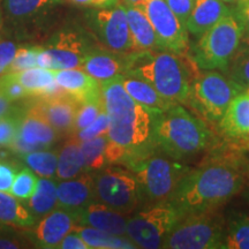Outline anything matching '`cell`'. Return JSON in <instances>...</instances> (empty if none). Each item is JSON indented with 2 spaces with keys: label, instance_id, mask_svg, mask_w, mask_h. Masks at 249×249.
<instances>
[{
  "label": "cell",
  "instance_id": "c3c4849f",
  "mask_svg": "<svg viewBox=\"0 0 249 249\" xmlns=\"http://www.w3.org/2000/svg\"><path fill=\"white\" fill-rule=\"evenodd\" d=\"M18 248V245L14 241L8 240V239L0 238V249H15Z\"/></svg>",
  "mask_w": 249,
  "mask_h": 249
},
{
  "label": "cell",
  "instance_id": "681fc988",
  "mask_svg": "<svg viewBox=\"0 0 249 249\" xmlns=\"http://www.w3.org/2000/svg\"><path fill=\"white\" fill-rule=\"evenodd\" d=\"M144 0H124V6H138L141 5Z\"/></svg>",
  "mask_w": 249,
  "mask_h": 249
},
{
  "label": "cell",
  "instance_id": "ba28073f",
  "mask_svg": "<svg viewBox=\"0 0 249 249\" xmlns=\"http://www.w3.org/2000/svg\"><path fill=\"white\" fill-rule=\"evenodd\" d=\"M226 224L216 210L182 217L163 247L167 249H224Z\"/></svg>",
  "mask_w": 249,
  "mask_h": 249
},
{
  "label": "cell",
  "instance_id": "816d5d0a",
  "mask_svg": "<svg viewBox=\"0 0 249 249\" xmlns=\"http://www.w3.org/2000/svg\"><path fill=\"white\" fill-rule=\"evenodd\" d=\"M2 29V13H1V9H0V33H1Z\"/></svg>",
  "mask_w": 249,
  "mask_h": 249
},
{
  "label": "cell",
  "instance_id": "52a82bcc",
  "mask_svg": "<svg viewBox=\"0 0 249 249\" xmlns=\"http://www.w3.org/2000/svg\"><path fill=\"white\" fill-rule=\"evenodd\" d=\"M244 90L223 71H203L192 81L187 104L207 120L219 123L232 99Z\"/></svg>",
  "mask_w": 249,
  "mask_h": 249
},
{
  "label": "cell",
  "instance_id": "ee69618b",
  "mask_svg": "<svg viewBox=\"0 0 249 249\" xmlns=\"http://www.w3.org/2000/svg\"><path fill=\"white\" fill-rule=\"evenodd\" d=\"M15 179V172L9 165L0 164V192L11 191Z\"/></svg>",
  "mask_w": 249,
  "mask_h": 249
},
{
  "label": "cell",
  "instance_id": "7a4b0ae2",
  "mask_svg": "<svg viewBox=\"0 0 249 249\" xmlns=\"http://www.w3.org/2000/svg\"><path fill=\"white\" fill-rule=\"evenodd\" d=\"M102 99L110 126L108 141L124 152V164L156 148L152 141L157 112L142 107L128 95L120 75L101 83Z\"/></svg>",
  "mask_w": 249,
  "mask_h": 249
},
{
  "label": "cell",
  "instance_id": "30bf717a",
  "mask_svg": "<svg viewBox=\"0 0 249 249\" xmlns=\"http://www.w3.org/2000/svg\"><path fill=\"white\" fill-rule=\"evenodd\" d=\"M95 201L123 214L133 213L143 201L141 189L133 172L111 167L93 178Z\"/></svg>",
  "mask_w": 249,
  "mask_h": 249
},
{
  "label": "cell",
  "instance_id": "8d00e7d4",
  "mask_svg": "<svg viewBox=\"0 0 249 249\" xmlns=\"http://www.w3.org/2000/svg\"><path fill=\"white\" fill-rule=\"evenodd\" d=\"M104 110L105 108L102 98L97 99V101L81 103L75 117V123H74V130L79 132V130L88 127Z\"/></svg>",
  "mask_w": 249,
  "mask_h": 249
},
{
  "label": "cell",
  "instance_id": "83f0119b",
  "mask_svg": "<svg viewBox=\"0 0 249 249\" xmlns=\"http://www.w3.org/2000/svg\"><path fill=\"white\" fill-rule=\"evenodd\" d=\"M82 170H85V160H83L80 143L76 141L68 142L62 148L58 157V178L64 180L73 179Z\"/></svg>",
  "mask_w": 249,
  "mask_h": 249
},
{
  "label": "cell",
  "instance_id": "1f68e13d",
  "mask_svg": "<svg viewBox=\"0 0 249 249\" xmlns=\"http://www.w3.org/2000/svg\"><path fill=\"white\" fill-rule=\"evenodd\" d=\"M107 134L80 142L81 151L85 160V171H99L107 164L105 149L107 144Z\"/></svg>",
  "mask_w": 249,
  "mask_h": 249
},
{
  "label": "cell",
  "instance_id": "7402d4cb",
  "mask_svg": "<svg viewBox=\"0 0 249 249\" xmlns=\"http://www.w3.org/2000/svg\"><path fill=\"white\" fill-rule=\"evenodd\" d=\"M124 67L126 55L105 51H91L81 66L86 73L99 82L121 75L124 74Z\"/></svg>",
  "mask_w": 249,
  "mask_h": 249
},
{
  "label": "cell",
  "instance_id": "4dcf8cb0",
  "mask_svg": "<svg viewBox=\"0 0 249 249\" xmlns=\"http://www.w3.org/2000/svg\"><path fill=\"white\" fill-rule=\"evenodd\" d=\"M225 74L245 90H249V35H244Z\"/></svg>",
  "mask_w": 249,
  "mask_h": 249
},
{
  "label": "cell",
  "instance_id": "f907efd6",
  "mask_svg": "<svg viewBox=\"0 0 249 249\" xmlns=\"http://www.w3.org/2000/svg\"><path fill=\"white\" fill-rule=\"evenodd\" d=\"M244 196H245L246 200H247V201L249 202V186L247 187V189H246V191H245V193H244Z\"/></svg>",
  "mask_w": 249,
  "mask_h": 249
},
{
  "label": "cell",
  "instance_id": "7c38bea8",
  "mask_svg": "<svg viewBox=\"0 0 249 249\" xmlns=\"http://www.w3.org/2000/svg\"><path fill=\"white\" fill-rule=\"evenodd\" d=\"M92 26L99 40L111 52L126 55L135 51L124 6L99 8L92 14Z\"/></svg>",
  "mask_w": 249,
  "mask_h": 249
},
{
  "label": "cell",
  "instance_id": "d4e9b609",
  "mask_svg": "<svg viewBox=\"0 0 249 249\" xmlns=\"http://www.w3.org/2000/svg\"><path fill=\"white\" fill-rule=\"evenodd\" d=\"M120 80L124 90L128 92L130 97L149 110L160 113L174 104V103H171L161 97L160 93L156 91L154 87H151L145 81L138 79V77L124 75V74H121Z\"/></svg>",
  "mask_w": 249,
  "mask_h": 249
},
{
  "label": "cell",
  "instance_id": "f1b7e54d",
  "mask_svg": "<svg viewBox=\"0 0 249 249\" xmlns=\"http://www.w3.org/2000/svg\"><path fill=\"white\" fill-rule=\"evenodd\" d=\"M0 222L18 226H30L34 224V216L14 195L0 192Z\"/></svg>",
  "mask_w": 249,
  "mask_h": 249
},
{
  "label": "cell",
  "instance_id": "e575fe53",
  "mask_svg": "<svg viewBox=\"0 0 249 249\" xmlns=\"http://www.w3.org/2000/svg\"><path fill=\"white\" fill-rule=\"evenodd\" d=\"M37 182H38V179L31 169H23L15 176L9 193L20 200H29L35 192Z\"/></svg>",
  "mask_w": 249,
  "mask_h": 249
},
{
  "label": "cell",
  "instance_id": "277c9868",
  "mask_svg": "<svg viewBox=\"0 0 249 249\" xmlns=\"http://www.w3.org/2000/svg\"><path fill=\"white\" fill-rule=\"evenodd\" d=\"M152 141L156 148L177 160L200 154L213 144L211 129L200 117L174 103L156 116Z\"/></svg>",
  "mask_w": 249,
  "mask_h": 249
},
{
  "label": "cell",
  "instance_id": "9a60e30c",
  "mask_svg": "<svg viewBox=\"0 0 249 249\" xmlns=\"http://www.w3.org/2000/svg\"><path fill=\"white\" fill-rule=\"evenodd\" d=\"M81 103L65 90L57 95L42 97L34 108L57 132L74 130V123Z\"/></svg>",
  "mask_w": 249,
  "mask_h": 249
},
{
  "label": "cell",
  "instance_id": "9c48e42d",
  "mask_svg": "<svg viewBox=\"0 0 249 249\" xmlns=\"http://www.w3.org/2000/svg\"><path fill=\"white\" fill-rule=\"evenodd\" d=\"M181 218L169 201L152 203L151 207L138 211L127 220L126 236L135 247L161 248Z\"/></svg>",
  "mask_w": 249,
  "mask_h": 249
},
{
  "label": "cell",
  "instance_id": "f5cc1de1",
  "mask_svg": "<svg viewBox=\"0 0 249 249\" xmlns=\"http://www.w3.org/2000/svg\"><path fill=\"white\" fill-rule=\"evenodd\" d=\"M224 1H230V0H224Z\"/></svg>",
  "mask_w": 249,
  "mask_h": 249
},
{
  "label": "cell",
  "instance_id": "484cf974",
  "mask_svg": "<svg viewBox=\"0 0 249 249\" xmlns=\"http://www.w3.org/2000/svg\"><path fill=\"white\" fill-rule=\"evenodd\" d=\"M226 236L224 249H249V216L232 211L225 220Z\"/></svg>",
  "mask_w": 249,
  "mask_h": 249
},
{
  "label": "cell",
  "instance_id": "ac0fdd59",
  "mask_svg": "<svg viewBox=\"0 0 249 249\" xmlns=\"http://www.w3.org/2000/svg\"><path fill=\"white\" fill-rule=\"evenodd\" d=\"M54 79L61 89L71 93L80 103L97 101L102 98L99 81L93 79L83 70L70 68L54 71Z\"/></svg>",
  "mask_w": 249,
  "mask_h": 249
},
{
  "label": "cell",
  "instance_id": "4fadbf2b",
  "mask_svg": "<svg viewBox=\"0 0 249 249\" xmlns=\"http://www.w3.org/2000/svg\"><path fill=\"white\" fill-rule=\"evenodd\" d=\"M87 43L75 33H60L48 48L40 49L37 66L50 71L81 68L90 53Z\"/></svg>",
  "mask_w": 249,
  "mask_h": 249
},
{
  "label": "cell",
  "instance_id": "44dd1931",
  "mask_svg": "<svg viewBox=\"0 0 249 249\" xmlns=\"http://www.w3.org/2000/svg\"><path fill=\"white\" fill-rule=\"evenodd\" d=\"M218 124L229 138H249V90H244L232 99Z\"/></svg>",
  "mask_w": 249,
  "mask_h": 249
},
{
  "label": "cell",
  "instance_id": "5b68a950",
  "mask_svg": "<svg viewBox=\"0 0 249 249\" xmlns=\"http://www.w3.org/2000/svg\"><path fill=\"white\" fill-rule=\"evenodd\" d=\"M138 180L142 197L150 203L169 201L177 186L191 170L182 160L154 148L127 164Z\"/></svg>",
  "mask_w": 249,
  "mask_h": 249
},
{
  "label": "cell",
  "instance_id": "d590c367",
  "mask_svg": "<svg viewBox=\"0 0 249 249\" xmlns=\"http://www.w3.org/2000/svg\"><path fill=\"white\" fill-rule=\"evenodd\" d=\"M23 112L14 108L7 116L0 118V147H8L14 142Z\"/></svg>",
  "mask_w": 249,
  "mask_h": 249
},
{
  "label": "cell",
  "instance_id": "2e32d148",
  "mask_svg": "<svg viewBox=\"0 0 249 249\" xmlns=\"http://www.w3.org/2000/svg\"><path fill=\"white\" fill-rule=\"evenodd\" d=\"M57 207L71 213H77L95 202V182L88 172L79 178L60 182L57 186Z\"/></svg>",
  "mask_w": 249,
  "mask_h": 249
},
{
  "label": "cell",
  "instance_id": "6da1fadb",
  "mask_svg": "<svg viewBox=\"0 0 249 249\" xmlns=\"http://www.w3.org/2000/svg\"><path fill=\"white\" fill-rule=\"evenodd\" d=\"M240 161L235 156H220L191 169L169 202L181 217L217 210L246 187L248 166Z\"/></svg>",
  "mask_w": 249,
  "mask_h": 249
},
{
  "label": "cell",
  "instance_id": "74e56055",
  "mask_svg": "<svg viewBox=\"0 0 249 249\" xmlns=\"http://www.w3.org/2000/svg\"><path fill=\"white\" fill-rule=\"evenodd\" d=\"M40 51V48H22L18 49L13 61L8 67V71L15 73L37 67V57Z\"/></svg>",
  "mask_w": 249,
  "mask_h": 249
},
{
  "label": "cell",
  "instance_id": "b9f144b4",
  "mask_svg": "<svg viewBox=\"0 0 249 249\" xmlns=\"http://www.w3.org/2000/svg\"><path fill=\"white\" fill-rule=\"evenodd\" d=\"M17 51L18 48L13 42H9V40L0 42V74L8 70Z\"/></svg>",
  "mask_w": 249,
  "mask_h": 249
},
{
  "label": "cell",
  "instance_id": "7dc6e473",
  "mask_svg": "<svg viewBox=\"0 0 249 249\" xmlns=\"http://www.w3.org/2000/svg\"><path fill=\"white\" fill-rule=\"evenodd\" d=\"M12 103L13 102L9 101L4 93L0 91V118L7 116L14 110V107H12Z\"/></svg>",
  "mask_w": 249,
  "mask_h": 249
},
{
  "label": "cell",
  "instance_id": "7bdbcfd3",
  "mask_svg": "<svg viewBox=\"0 0 249 249\" xmlns=\"http://www.w3.org/2000/svg\"><path fill=\"white\" fill-rule=\"evenodd\" d=\"M59 248L61 249H89L86 241L81 238V235L77 232H70L62 239V241L59 245Z\"/></svg>",
  "mask_w": 249,
  "mask_h": 249
},
{
  "label": "cell",
  "instance_id": "4316f807",
  "mask_svg": "<svg viewBox=\"0 0 249 249\" xmlns=\"http://www.w3.org/2000/svg\"><path fill=\"white\" fill-rule=\"evenodd\" d=\"M57 185L49 178L38 179L34 194L29 198V208L36 216H45L57 207Z\"/></svg>",
  "mask_w": 249,
  "mask_h": 249
},
{
  "label": "cell",
  "instance_id": "60d3db41",
  "mask_svg": "<svg viewBox=\"0 0 249 249\" xmlns=\"http://www.w3.org/2000/svg\"><path fill=\"white\" fill-rule=\"evenodd\" d=\"M165 1L167 2L169 7L172 9L173 13L181 21L183 26H186V22L188 20L189 15H191L195 0H165Z\"/></svg>",
  "mask_w": 249,
  "mask_h": 249
},
{
  "label": "cell",
  "instance_id": "836d02e7",
  "mask_svg": "<svg viewBox=\"0 0 249 249\" xmlns=\"http://www.w3.org/2000/svg\"><path fill=\"white\" fill-rule=\"evenodd\" d=\"M23 158L28 166L43 178H50L57 173L58 156L53 152L45 150L33 151L24 155Z\"/></svg>",
  "mask_w": 249,
  "mask_h": 249
},
{
  "label": "cell",
  "instance_id": "f546056e",
  "mask_svg": "<svg viewBox=\"0 0 249 249\" xmlns=\"http://www.w3.org/2000/svg\"><path fill=\"white\" fill-rule=\"evenodd\" d=\"M77 233L86 241L89 248L101 249H132L136 248L130 240H124L123 236L110 234L93 227H80Z\"/></svg>",
  "mask_w": 249,
  "mask_h": 249
},
{
  "label": "cell",
  "instance_id": "bcb514c9",
  "mask_svg": "<svg viewBox=\"0 0 249 249\" xmlns=\"http://www.w3.org/2000/svg\"><path fill=\"white\" fill-rule=\"evenodd\" d=\"M71 2L80 6H88L95 8L113 7L118 4V0H70Z\"/></svg>",
  "mask_w": 249,
  "mask_h": 249
},
{
  "label": "cell",
  "instance_id": "ab89813d",
  "mask_svg": "<svg viewBox=\"0 0 249 249\" xmlns=\"http://www.w3.org/2000/svg\"><path fill=\"white\" fill-rule=\"evenodd\" d=\"M108 126H110V119H108L107 111L104 110L99 113V116L96 118V120L92 124H90L86 128L79 130L77 139L80 142H83L96 138V136L103 135V134H107Z\"/></svg>",
  "mask_w": 249,
  "mask_h": 249
},
{
  "label": "cell",
  "instance_id": "5bb4252c",
  "mask_svg": "<svg viewBox=\"0 0 249 249\" xmlns=\"http://www.w3.org/2000/svg\"><path fill=\"white\" fill-rule=\"evenodd\" d=\"M57 138V130L34 107L23 112L18 134L11 147L18 154L45 150Z\"/></svg>",
  "mask_w": 249,
  "mask_h": 249
},
{
  "label": "cell",
  "instance_id": "e0dca14e",
  "mask_svg": "<svg viewBox=\"0 0 249 249\" xmlns=\"http://www.w3.org/2000/svg\"><path fill=\"white\" fill-rule=\"evenodd\" d=\"M124 216V214L112 210L97 201L75 213L76 222L82 226L93 227L119 236H126L127 220Z\"/></svg>",
  "mask_w": 249,
  "mask_h": 249
},
{
  "label": "cell",
  "instance_id": "8fae6325",
  "mask_svg": "<svg viewBox=\"0 0 249 249\" xmlns=\"http://www.w3.org/2000/svg\"><path fill=\"white\" fill-rule=\"evenodd\" d=\"M138 6H141L150 20L160 50H166L177 54L188 53V30L165 0H144Z\"/></svg>",
  "mask_w": 249,
  "mask_h": 249
},
{
  "label": "cell",
  "instance_id": "3957f363",
  "mask_svg": "<svg viewBox=\"0 0 249 249\" xmlns=\"http://www.w3.org/2000/svg\"><path fill=\"white\" fill-rule=\"evenodd\" d=\"M191 61V55L166 50L136 51L126 54L124 74L145 81L166 101L187 104L194 79Z\"/></svg>",
  "mask_w": 249,
  "mask_h": 249
},
{
  "label": "cell",
  "instance_id": "603a6c76",
  "mask_svg": "<svg viewBox=\"0 0 249 249\" xmlns=\"http://www.w3.org/2000/svg\"><path fill=\"white\" fill-rule=\"evenodd\" d=\"M124 8L133 37L134 52L160 50L154 27L141 6H124Z\"/></svg>",
  "mask_w": 249,
  "mask_h": 249
},
{
  "label": "cell",
  "instance_id": "cb8c5ba5",
  "mask_svg": "<svg viewBox=\"0 0 249 249\" xmlns=\"http://www.w3.org/2000/svg\"><path fill=\"white\" fill-rule=\"evenodd\" d=\"M14 75L29 96H36L39 98L49 97L64 90L55 82L54 71L37 66L26 71H15Z\"/></svg>",
  "mask_w": 249,
  "mask_h": 249
},
{
  "label": "cell",
  "instance_id": "ffe728a7",
  "mask_svg": "<svg viewBox=\"0 0 249 249\" xmlns=\"http://www.w3.org/2000/svg\"><path fill=\"white\" fill-rule=\"evenodd\" d=\"M230 13L232 9L224 0H195L186 28L193 35L200 37Z\"/></svg>",
  "mask_w": 249,
  "mask_h": 249
},
{
  "label": "cell",
  "instance_id": "f6af8a7d",
  "mask_svg": "<svg viewBox=\"0 0 249 249\" xmlns=\"http://www.w3.org/2000/svg\"><path fill=\"white\" fill-rule=\"evenodd\" d=\"M234 14L244 27L246 35H249V0H239Z\"/></svg>",
  "mask_w": 249,
  "mask_h": 249
},
{
  "label": "cell",
  "instance_id": "d6a6232c",
  "mask_svg": "<svg viewBox=\"0 0 249 249\" xmlns=\"http://www.w3.org/2000/svg\"><path fill=\"white\" fill-rule=\"evenodd\" d=\"M60 0H5V8L9 17L24 18L45 11Z\"/></svg>",
  "mask_w": 249,
  "mask_h": 249
},
{
  "label": "cell",
  "instance_id": "d6986e66",
  "mask_svg": "<svg viewBox=\"0 0 249 249\" xmlns=\"http://www.w3.org/2000/svg\"><path fill=\"white\" fill-rule=\"evenodd\" d=\"M75 213L65 209L52 210L37 226V240L45 248H59L62 239L73 231Z\"/></svg>",
  "mask_w": 249,
  "mask_h": 249
},
{
  "label": "cell",
  "instance_id": "f35d334b",
  "mask_svg": "<svg viewBox=\"0 0 249 249\" xmlns=\"http://www.w3.org/2000/svg\"><path fill=\"white\" fill-rule=\"evenodd\" d=\"M0 91L4 93L11 102H15L18 99L29 96L22 85L17 80L14 73H11V71L0 77Z\"/></svg>",
  "mask_w": 249,
  "mask_h": 249
},
{
  "label": "cell",
  "instance_id": "8992f818",
  "mask_svg": "<svg viewBox=\"0 0 249 249\" xmlns=\"http://www.w3.org/2000/svg\"><path fill=\"white\" fill-rule=\"evenodd\" d=\"M244 35V27L232 12L200 36L192 51V60L201 71L225 73Z\"/></svg>",
  "mask_w": 249,
  "mask_h": 249
}]
</instances>
